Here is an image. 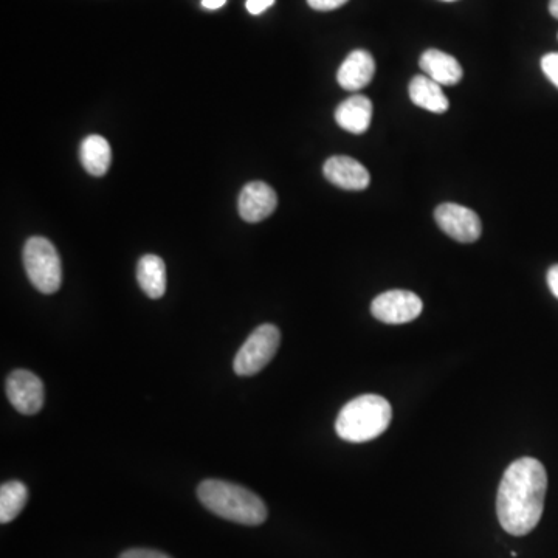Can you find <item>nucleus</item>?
I'll return each instance as SVG.
<instances>
[{
	"label": "nucleus",
	"instance_id": "39448f33",
	"mask_svg": "<svg viewBox=\"0 0 558 558\" xmlns=\"http://www.w3.org/2000/svg\"><path fill=\"white\" fill-rule=\"evenodd\" d=\"M281 343V332L273 324H262L250 334L236 354L233 369L241 377L255 376L266 368Z\"/></svg>",
	"mask_w": 558,
	"mask_h": 558
},
{
	"label": "nucleus",
	"instance_id": "20e7f679",
	"mask_svg": "<svg viewBox=\"0 0 558 558\" xmlns=\"http://www.w3.org/2000/svg\"><path fill=\"white\" fill-rule=\"evenodd\" d=\"M25 272L30 283L45 295L58 292L62 283V266L55 245L49 239L33 236L25 242Z\"/></svg>",
	"mask_w": 558,
	"mask_h": 558
},
{
	"label": "nucleus",
	"instance_id": "ddd939ff",
	"mask_svg": "<svg viewBox=\"0 0 558 558\" xmlns=\"http://www.w3.org/2000/svg\"><path fill=\"white\" fill-rule=\"evenodd\" d=\"M372 118V103L363 95H354L343 101L335 111L338 126L351 134H365Z\"/></svg>",
	"mask_w": 558,
	"mask_h": 558
},
{
	"label": "nucleus",
	"instance_id": "aec40b11",
	"mask_svg": "<svg viewBox=\"0 0 558 558\" xmlns=\"http://www.w3.org/2000/svg\"><path fill=\"white\" fill-rule=\"evenodd\" d=\"M120 558H171L169 555L160 551H152V549H129L123 552Z\"/></svg>",
	"mask_w": 558,
	"mask_h": 558
},
{
	"label": "nucleus",
	"instance_id": "dca6fc26",
	"mask_svg": "<svg viewBox=\"0 0 558 558\" xmlns=\"http://www.w3.org/2000/svg\"><path fill=\"white\" fill-rule=\"evenodd\" d=\"M138 286L151 300H159L166 292V267L160 256L145 255L137 266Z\"/></svg>",
	"mask_w": 558,
	"mask_h": 558
},
{
	"label": "nucleus",
	"instance_id": "9d476101",
	"mask_svg": "<svg viewBox=\"0 0 558 558\" xmlns=\"http://www.w3.org/2000/svg\"><path fill=\"white\" fill-rule=\"evenodd\" d=\"M324 177L338 186L341 190H366L371 182L368 169L359 162L346 155H335L326 160L323 166Z\"/></svg>",
	"mask_w": 558,
	"mask_h": 558
},
{
	"label": "nucleus",
	"instance_id": "9b49d317",
	"mask_svg": "<svg viewBox=\"0 0 558 558\" xmlns=\"http://www.w3.org/2000/svg\"><path fill=\"white\" fill-rule=\"evenodd\" d=\"M376 73V61L366 50H354L338 69V84L349 92L363 89Z\"/></svg>",
	"mask_w": 558,
	"mask_h": 558
},
{
	"label": "nucleus",
	"instance_id": "b1692460",
	"mask_svg": "<svg viewBox=\"0 0 558 558\" xmlns=\"http://www.w3.org/2000/svg\"><path fill=\"white\" fill-rule=\"evenodd\" d=\"M549 11H551L555 19H558V0H551L549 2Z\"/></svg>",
	"mask_w": 558,
	"mask_h": 558
},
{
	"label": "nucleus",
	"instance_id": "412c9836",
	"mask_svg": "<svg viewBox=\"0 0 558 558\" xmlns=\"http://www.w3.org/2000/svg\"><path fill=\"white\" fill-rule=\"evenodd\" d=\"M273 4H275V0H247V10L250 14H261Z\"/></svg>",
	"mask_w": 558,
	"mask_h": 558
},
{
	"label": "nucleus",
	"instance_id": "a211bd4d",
	"mask_svg": "<svg viewBox=\"0 0 558 558\" xmlns=\"http://www.w3.org/2000/svg\"><path fill=\"white\" fill-rule=\"evenodd\" d=\"M541 69L548 80L558 89V53H548L541 59Z\"/></svg>",
	"mask_w": 558,
	"mask_h": 558
},
{
	"label": "nucleus",
	"instance_id": "7ed1b4c3",
	"mask_svg": "<svg viewBox=\"0 0 558 558\" xmlns=\"http://www.w3.org/2000/svg\"><path fill=\"white\" fill-rule=\"evenodd\" d=\"M393 419V408L385 397L363 394L346 403L338 414L335 431L343 441L362 444L385 433Z\"/></svg>",
	"mask_w": 558,
	"mask_h": 558
},
{
	"label": "nucleus",
	"instance_id": "f257e3e1",
	"mask_svg": "<svg viewBox=\"0 0 558 558\" xmlns=\"http://www.w3.org/2000/svg\"><path fill=\"white\" fill-rule=\"evenodd\" d=\"M548 473L535 458H521L507 467L496 496V515L507 534L523 537L534 531L545 509Z\"/></svg>",
	"mask_w": 558,
	"mask_h": 558
},
{
	"label": "nucleus",
	"instance_id": "393cba45",
	"mask_svg": "<svg viewBox=\"0 0 558 558\" xmlns=\"http://www.w3.org/2000/svg\"><path fill=\"white\" fill-rule=\"evenodd\" d=\"M445 2H453V0H445Z\"/></svg>",
	"mask_w": 558,
	"mask_h": 558
},
{
	"label": "nucleus",
	"instance_id": "2eb2a0df",
	"mask_svg": "<svg viewBox=\"0 0 558 558\" xmlns=\"http://www.w3.org/2000/svg\"><path fill=\"white\" fill-rule=\"evenodd\" d=\"M80 157L84 169H86L90 176H104L109 171V168H111V145L101 135H89L81 143Z\"/></svg>",
	"mask_w": 558,
	"mask_h": 558
},
{
	"label": "nucleus",
	"instance_id": "423d86ee",
	"mask_svg": "<svg viewBox=\"0 0 558 558\" xmlns=\"http://www.w3.org/2000/svg\"><path fill=\"white\" fill-rule=\"evenodd\" d=\"M424 304L416 293L408 290H390L374 298L371 314L386 324H405L422 314Z\"/></svg>",
	"mask_w": 558,
	"mask_h": 558
},
{
	"label": "nucleus",
	"instance_id": "4be33fe9",
	"mask_svg": "<svg viewBox=\"0 0 558 558\" xmlns=\"http://www.w3.org/2000/svg\"><path fill=\"white\" fill-rule=\"evenodd\" d=\"M548 286L551 289L552 295L558 298V264L551 267L548 272Z\"/></svg>",
	"mask_w": 558,
	"mask_h": 558
},
{
	"label": "nucleus",
	"instance_id": "f03ea898",
	"mask_svg": "<svg viewBox=\"0 0 558 558\" xmlns=\"http://www.w3.org/2000/svg\"><path fill=\"white\" fill-rule=\"evenodd\" d=\"M197 496L210 512L244 526H259L267 520V506L256 493L221 479H207L197 487Z\"/></svg>",
	"mask_w": 558,
	"mask_h": 558
},
{
	"label": "nucleus",
	"instance_id": "0eeeda50",
	"mask_svg": "<svg viewBox=\"0 0 558 558\" xmlns=\"http://www.w3.org/2000/svg\"><path fill=\"white\" fill-rule=\"evenodd\" d=\"M434 219L445 235L462 244L478 241L483 231L478 214L458 204L439 205L434 211Z\"/></svg>",
	"mask_w": 558,
	"mask_h": 558
},
{
	"label": "nucleus",
	"instance_id": "1a4fd4ad",
	"mask_svg": "<svg viewBox=\"0 0 558 558\" xmlns=\"http://www.w3.org/2000/svg\"><path fill=\"white\" fill-rule=\"evenodd\" d=\"M278 207V196L272 186L264 182H250L239 194V216L248 224H258L272 216Z\"/></svg>",
	"mask_w": 558,
	"mask_h": 558
},
{
	"label": "nucleus",
	"instance_id": "6e6552de",
	"mask_svg": "<svg viewBox=\"0 0 558 558\" xmlns=\"http://www.w3.org/2000/svg\"><path fill=\"white\" fill-rule=\"evenodd\" d=\"M7 396L19 413L33 416L44 407V383L33 372L16 369L8 376Z\"/></svg>",
	"mask_w": 558,
	"mask_h": 558
},
{
	"label": "nucleus",
	"instance_id": "f8f14e48",
	"mask_svg": "<svg viewBox=\"0 0 558 558\" xmlns=\"http://www.w3.org/2000/svg\"><path fill=\"white\" fill-rule=\"evenodd\" d=\"M419 66L427 73L428 78L441 86H455L464 75L458 59L441 50L430 49L422 53Z\"/></svg>",
	"mask_w": 558,
	"mask_h": 558
},
{
	"label": "nucleus",
	"instance_id": "f3484780",
	"mask_svg": "<svg viewBox=\"0 0 558 558\" xmlns=\"http://www.w3.org/2000/svg\"><path fill=\"white\" fill-rule=\"evenodd\" d=\"M28 500V490L21 481H8L0 487V523H11L21 514Z\"/></svg>",
	"mask_w": 558,
	"mask_h": 558
},
{
	"label": "nucleus",
	"instance_id": "4468645a",
	"mask_svg": "<svg viewBox=\"0 0 558 558\" xmlns=\"http://www.w3.org/2000/svg\"><path fill=\"white\" fill-rule=\"evenodd\" d=\"M408 92H410L411 101L416 106L433 112V114H444L450 106L448 98L442 92L441 84L431 80L427 75L414 76Z\"/></svg>",
	"mask_w": 558,
	"mask_h": 558
},
{
	"label": "nucleus",
	"instance_id": "5701e85b",
	"mask_svg": "<svg viewBox=\"0 0 558 558\" xmlns=\"http://www.w3.org/2000/svg\"><path fill=\"white\" fill-rule=\"evenodd\" d=\"M225 2H227V0H202V5H204V8H207V10H219V8L224 7Z\"/></svg>",
	"mask_w": 558,
	"mask_h": 558
},
{
	"label": "nucleus",
	"instance_id": "6ab92c4d",
	"mask_svg": "<svg viewBox=\"0 0 558 558\" xmlns=\"http://www.w3.org/2000/svg\"><path fill=\"white\" fill-rule=\"evenodd\" d=\"M349 0H307L310 8L317 11H332L348 4Z\"/></svg>",
	"mask_w": 558,
	"mask_h": 558
}]
</instances>
